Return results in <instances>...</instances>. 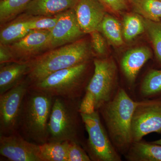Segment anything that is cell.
<instances>
[{
	"mask_svg": "<svg viewBox=\"0 0 161 161\" xmlns=\"http://www.w3.org/2000/svg\"><path fill=\"white\" fill-rule=\"evenodd\" d=\"M153 132L161 134V99L136 100L132 120L133 142Z\"/></svg>",
	"mask_w": 161,
	"mask_h": 161,
	"instance_id": "cell-9",
	"label": "cell"
},
{
	"mask_svg": "<svg viewBox=\"0 0 161 161\" xmlns=\"http://www.w3.org/2000/svg\"><path fill=\"white\" fill-rule=\"evenodd\" d=\"M89 68L87 62L60 70L41 81L30 85L29 88L53 97L81 99L91 79L86 78Z\"/></svg>",
	"mask_w": 161,
	"mask_h": 161,
	"instance_id": "cell-5",
	"label": "cell"
},
{
	"mask_svg": "<svg viewBox=\"0 0 161 161\" xmlns=\"http://www.w3.org/2000/svg\"><path fill=\"white\" fill-rule=\"evenodd\" d=\"M53 99L44 92L29 88L23 100L18 129L27 140L39 145L48 142Z\"/></svg>",
	"mask_w": 161,
	"mask_h": 161,
	"instance_id": "cell-2",
	"label": "cell"
},
{
	"mask_svg": "<svg viewBox=\"0 0 161 161\" xmlns=\"http://www.w3.org/2000/svg\"><path fill=\"white\" fill-rule=\"evenodd\" d=\"M106 9L114 13H119L127 9L125 0H99Z\"/></svg>",
	"mask_w": 161,
	"mask_h": 161,
	"instance_id": "cell-29",
	"label": "cell"
},
{
	"mask_svg": "<svg viewBox=\"0 0 161 161\" xmlns=\"http://www.w3.org/2000/svg\"><path fill=\"white\" fill-rule=\"evenodd\" d=\"M88 135L83 148L92 161H121V154L110 139L98 110L91 114L80 113Z\"/></svg>",
	"mask_w": 161,
	"mask_h": 161,
	"instance_id": "cell-7",
	"label": "cell"
},
{
	"mask_svg": "<svg viewBox=\"0 0 161 161\" xmlns=\"http://www.w3.org/2000/svg\"><path fill=\"white\" fill-rule=\"evenodd\" d=\"M51 31L31 30L22 39L7 45L16 62H27L37 57L41 51L50 48Z\"/></svg>",
	"mask_w": 161,
	"mask_h": 161,
	"instance_id": "cell-11",
	"label": "cell"
},
{
	"mask_svg": "<svg viewBox=\"0 0 161 161\" xmlns=\"http://www.w3.org/2000/svg\"><path fill=\"white\" fill-rule=\"evenodd\" d=\"M136 103L126 90L120 87L114 98L98 110L110 139L121 155H125L133 143L132 120Z\"/></svg>",
	"mask_w": 161,
	"mask_h": 161,
	"instance_id": "cell-1",
	"label": "cell"
},
{
	"mask_svg": "<svg viewBox=\"0 0 161 161\" xmlns=\"http://www.w3.org/2000/svg\"><path fill=\"white\" fill-rule=\"evenodd\" d=\"M30 16L20 19L10 23L1 30L0 33L1 44L9 45L22 39L30 31Z\"/></svg>",
	"mask_w": 161,
	"mask_h": 161,
	"instance_id": "cell-19",
	"label": "cell"
},
{
	"mask_svg": "<svg viewBox=\"0 0 161 161\" xmlns=\"http://www.w3.org/2000/svg\"><path fill=\"white\" fill-rule=\"evenodd\" d=\"M93 64V75L83 96L94 102L97 111L114 98L120 86L118 85L117 65L113 59L96 58Z\"/></svg>",
	"mask_w": 161,
	"mask_h": 161,
	"instance_id": "cell-6",
	"label": "cell"
},
{
	"mask_svg": "<svg viewBox=\"0 0 161 161\" xmlns=\"http://www.w3.org/2000/svg\"><path fill=\"white\" fill-rule=\"evenodd\" d=\"M69 142H47L40 146L43 161H68Z\"/></svg>",
	"mask_w": 161,
	"mask_h": 161,
	"instance_id": "cell-22",
	"label": "cell"
},
{
	"mask_svg": "<svg viewBox=\"0 0 161 161\" xmlns=\"http://www.w3.org/2000/svg\"><path fill=\"white\" fill-rule=\"evenodd\" d=\"M0 154L11 161H43L40 146L19 132L0 135Z\"/></svg>",
	"mask_w": 161,
	"mask_h": 161,
	"instance_id": "cell-10",
	"label": "cell"
},
{
	"mask_svg": "<svg viewBox=\"0 0 161 161\" xmlns=\"http://www.w3.org/2000/svg\"><path fill=\"white\" fill-rule=\"evenodd\" d=\"M98 31H101L111 44L119 47L124 43L122 26L116 18L106 14L99 26Z\"/></svg>",
	"mask_w": 161,
	"mask_h": 161,
	"instance_id": "cell-20",
	"label": "cell"
},
{
	"mask_svg": "<svg viewBox=\"0 0 161 161\" xmlns=\"http://www.w3.org/2000/svg\"><path fill=\"white\" fill-rule=\"evenodd\" d=\"M30 86L26 78L0 95V135H9L18 132L22 105Z\"/></svg>",
	"mask_w": 161,
	"mask_h": 161,
	"instance_id": "cell-8",
	"label": "cell"
},
{
	"mask_svg": "<svg viewBox=\"0 0 161 161\" xmlns=\"http://www.w3.org/2000/svg\"><path fill=\"white\" fill-rule=\"evenodd\" d=\"M81 99L54 97L48 124V142L67 141L83 147V122L79 111Z\"/></svg>",
	"mask_w": 161,
	"mask_h": 161,
	"instance_id": "cell-4",
	"label": "cell"
},
{
	"mask_svg": "<svg viewBox=\"0 0 161 161\" xmlns=\"http://www.w3.org/2000/svg\"><path fill=\"white\" fill-rule=\"evenodd\" d=\"M92 47L97 54L103 56L106 52V43L104 38L98 31H95L90 34Z\"/></svg>",
	"mask_w": 161,
	"mask_h": 161,
	"instance_id": "cell-28",
	"label": "cell"
},
{
	"mask_svg": "<svg viewBox=\"0 0 161 161\" xmlns=\"http://www.w3.org/2000/svg\"><path fill=\"white\" fill-rule=\"evenodd\" d=\"M14 57L7 45L0 44V63L1 64L14 62Z\"/></svg>",
	"mask_w": 161,
	"mask_h": 161,
	"instance_id": "cell-30",
	"label": "cell"
},
{
	"mask_svg": "<svg viewBox=\"0 0 161 161\" xmlns=\"http://www.w3.org/2000/svg\"><path fill=\"white\" fill-rule=\"evenodd\" d=\"M145 31L144 19L138 14L128 13L123 21L122 31L124 40L132 41Z\"/></svg>",
	"mask_w": 161,
	"mask_h": 161,
	"instance_id": "cell-23",
	"label": "cell"
},
{
	"mask_svg": "<svg viewBox=\"0 0 161 161\" xmlns=\"http://www.w3.org/2000/svg\"><path fill=\"white\" fill-rule=\"evenodd\" d=\"M152 56L150 48L142 46L128 51L121 59L120 69L126 80L129 92L132 93L140 71Z\"/></svg>",
	"mask_w": 161,
	"mask_h": 161,
	"instance_id": "cell-14",
	"label": "cell"
},
{
	"mask_svg": "<svg viewBox=\"0 0 161 161\" xmlns=\"http://www.w3.org/2000/svg\"><path fill=\"white\" fill-rule=\"evenodd\" d=\"M132 9L144 19L155 22L161 20V1L159 0H133Z\"/></svg>",
	"mask_w": 161,
	"mask_h": 161,
	"instance_id": "cell-21",
	"label": "cell"
},
{
	"mask_svg": "<svg viewBox=\"0 0 161 161\" xmlns=\"http://www.w3.org/2000/svg\"><path fill=\"white\" fill-rule=\"evenodd\" d=\"M78 0H31L24 10L30 16H52L75 8Z\"/></svg>",
	"mask_w": 161,
	"mask_h": 161,
	"instance_id": "cell-15",
	"label": "cell"
},
{
	"mask_svg": "<svg viewBox=\"0 0 161 161\" xmlns=\"http://www.w3.org/2000/svg\"><path fill=\"white\" fill-rule=\"evenodd\" d=\"M139 100L161 99V69L150 70L137 91Z\"/></svg>",
	"mask_w": 161,
	"mask_h": 161,
	"instance_id": "cell-18",
	"label": "cell"
},
{
	"mask_svg": "<svg viewBox=\"0 0 161 161\" xmlns=\"http://www.w3.org/2000/svg\"><path fill=\"white\" fill-rule=\"evenodd\" d=\"M129 2H130V3H131V2H132V1H133V0H129Z\"/></svg>",
	"mask_w": 161,
	"mask_h": 161,
	"instance_id": "cell-32",
	"label": "cell"
},
{
	"mask_svg": "<svg viewBox=\"0 0 161 161\" xmlns=\"http://www.w3.org/2000/svg\"><path fill=\"white\" fill-rule=\"evenodd\" d=\"M31 0H2L0 2V22L7 23L24 12Z\"/></svg>",
	"mask_w": 161,
	"mask_h": 161,
	"instance_id": "cell-24",
	"label": "cell"
},
{
	"mask_svg": "<svg viewBox=\"0 0 161 161\" xmlns=\"http://www.w3.org/2000/svg\"><path fill=\"white\" fill-rule=\"evenodd\" d=\"M124 156L128 161H161V145L142 140L133 142Z\"/></svg>",
	"mask_w": 161,
	"mask_h": 161,
	"instance_id": "cell-17",
	"label": "cell"
},
{
	"mask_svg": "<svg viewBox=\"0 0 161 161\" xmlns=\"http://www.w3.org/2000/svg\"><path fill=\"white\" fill-rule=\"evenodd\" d=\"M89 51L88 44L82 40L54 48L30 61L26 78L32 84L60 70L88 62Z\"/></svg>",
	"mask_w": 161,
	"mask_h": 161,
	"instance_id": "cell-3",
	"label": "cell"
},
{
	"mask_svg": "<svg viewBox=\"0 0 161 161\" xmlns=\"http://www.w3.org/2000/svg\"><path fill=\"white\" fill-rule=\"evenodd\" d=\"M89 156L80 144L69 142L68 161H91Z\"/></svg>",
	"mask_w": 161,
	"mask_h": 161,
	"instance_id": "cell-27",
	"label": "cell"
},
{
	"mask_svg": "<svg viewBox=\"0 0 161 161\" xmlns=\"http://www.w3.org/2000/svg\"><path fill=\"white\" fill-rule=\"evenodd\" d=\"M145 30L152 43L157 60L161 64V23L144 19Z\"/></svg>",
	"mask_w": 161,
	"mask_h": 161,
	"instance_id": "cell-25",
	"label": "cell"
},
{
	"mask_svg": "<svg viewBox=\"0 0 161 161\" xmlns=\"http://www.w3.org/2000/svg\"><path fill=\"white\" fill-rule=\"evenodd\" d=\"M151 142H152V143H153L158 144V145H161V138L158 140H156Z\"/></svg>",
	"mask_w": 161,
	"mask_h": 161,
	"instance_id": "cell-31",
	"label": "cell"
},
{
	"mask_svg": "<svg viewBox=\"0 0 161 161\" xmlns=\"http://www.w3.org/2000/svg\"><path fill=\"white\" fill-rule=\"evenodd\" d=\"M84 34L74 8L66 10L60 14L57 24L51 31L50 48L54 49L75 42L80 40Z\"/></svg>",
	"mask_w": 161,
	"mask_h": 161,
	"instance_id": "cell-12",
	"label": "cell"
},
{
	"mask_svg": "<svg viewBox=\"0 0 161 161\" xmlns=\"http://www.w3.org/2000/svg\"><path fill=\"white\" fill-rule=\"evenodd\" d=\"M159 1H161V0H159Z\"/></svg>",
	"mask_w": 161,
	"mask_h": 161,
	"instance_id": "cell-33",
	"label": "cell"
},
{
	"mask_svg": "<svg viewBox=\"0 0 161 161\" xmlns=\"http://www.w3.org/2000/svg\"><path fill=\"white\" fill-rule=\"evenodd\" d=\"M30 62H14L1 64L0 95L11 89L27 76Z\"/></svg>",
	"mask_w": 161,
	"mask_h": 161,
	"instance_id": "cell-16",
	"label": "cell"
},
{
	"mask_svg": "<svg viewBox=\"0 0 161 161\" xmlns=\"http://www.w3.org/2000/svg\"><path fill=\"white\" fill-rule=\"evenodd\" d=\"M74 9L79 26L85 34L98 31L106 14V9L99 0H78Z\"/></svg>",
	"mask_w": 161,
	"mask_h": 161,
	"instance_id": "cell-13",
	"label": "cell"
},
{
	"mask_svg": "<svg viewBox=\"0 0 161 161\" xmlns=\"http://www.w3.org/2000/svg\"><path fill=\"white\" fill-rule=\"evenodd\" d=\"M60 14L52 16H30L29 23L30 30L51 31L57 24Z\"/></svg>",
	"mask_w": 161,
	"mask_h": 161,
	"instance_id": "cell-26",
	"label": "cell"
}]
</instances>
